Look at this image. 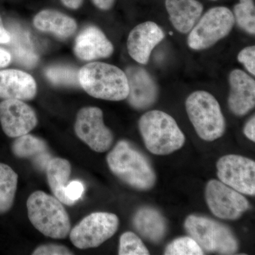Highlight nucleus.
<instances>
[{
  "instance_id": "f257e3e1",
  "label": "nucleus",
  "mask_w": 255,
  "mask_h": 255,
  "mask_svg": "<svg viewBox=\"0 0 255 255\" xmlns=\"http://www.w3.org/2000/svg\"><path fill=\"white\" fill-rule=\"evenodd\" d=\"M110 170L134 189L147 191L155 185L156 175L150 162L130 142H117L107 157Z\"/></svg>"
},
{
  "instance_id": "f03ea898",
  "label": "nucleus",
  "mask_w": 255,
  "mask_h": 255,
  "mask_svg": "<svg viewBox=\"0 0 255 255\" xmlns=\"http://www.w3.org/2000/svg\"><path fill=\"white\" fill-rule=\"evenodd\" d=\"M138 127L146 148L154 155H169L182 148L185 142L176 121L162 111H150L142 115Z\"/></svg>"
},
{
  "instance_id": "7ed1b4c3",
  "label": "nucleus",
  "mask_w": 255,
  "mask_h": 255,
  "mask_svg": "<svg viewBox=\"0 0 255 255\" xmlns=\"http://www.w3.org/2000/svg\"><path fill=\"white\" fill-rule=\"evenodd\" d=\"M26 206L29 221L42 234L53 239H64L70 234V217L63 203L55 196L34 191L28 197Z\"/></svg>"
},
{
  "instance_id": "20e7f679",
  "label": "nucleus",
  "mask_w": 255,
  "mask_h": 255,
  "mask_svg": "<svg viewBox=\"0 0 255 255\" xmlns=\"http://www.w3.org/2000/svg\"><path fill=\"white\" fill-rule=\"evenodd\" d=\"M79 78L82 88L95 98L122 101L128 95L126 73L110 64L100 62L87 64L80 69Z\"/></svg>"
},
{
  "instance_id": "39448f33",
  "label": "nucleus",
  "mask_w": 255,
  "mask_h": 255,
  "mask_svg": "<svg viewBox=\"0 0 255 255\" xmlns=\"http://www.w3.org/2000/svg\"><path fill=\"white\" fill-rule=\"evenodd\" d=\"M185 106L189 120L201 139L214 141L223 136L226 122L214 96L205 91L193 92L186 100Z\"/></svg>"
},
{
  "instance_id": "423d86ee",
  "label": "nucleus",
  "mask_w": 255,
  "mask_h": 255,
  "mask_svg": "<svg viewBox=\"0 0 255 255\" xmlns=\"http://www.w3.org/2000/svg\"><path fill=\"white\" fill-rule=\"evenodd\" d=\"M188 234L210 253L233 255L237 252L238 243L229 228L209 218L191 215L184 222Z\"/></svg>"
},
{
  "instance_id": "0eeeda50",
  "label": "nucleus",
  "mask_w": 255,
  "mask_h": 255,
  "mask_svg": "<svg viewBox=\"0 0 255 255\" xmlns=\"http://www.w3.org/2000/svg\"><path fill=\"white\" fill-rule=\"evenodd\" d=\"M234 24V16L228 8H211L191 30L188 45L191 49L197 50L210 48L227 36Z\"/></svg>"
},
{
  "instance_id": "6e6552de",
  "label": "nucleus",
  "mask_w": 255,
  "mask_h": 255,
  "mask_svg": "<svg viewBox=\"0 0 255 255\" xmlns=\"http://www.w3.org/2000/svg\"><path fill=\"white\" fill-rule=\"evenodd\" d=\"M119 225L117 215L107 212L92 213L70 231V241L78 249L97 248L117 233Z\"/></svg>"
},
{
  "instance_id": "1a4fd4ad",
  "label": "nucleus",
  "mask_w": 255,
  "mask_h": 255,
  "mask_svg": "<svg viewBox=\"0 0 255 255\" xmlns=\"http://www.w3.org/2000/svg\"><path fill=\"white\" fill-rule=\"evenodd\" d=\"M75 131L77 136L95 152H106L113 144V133L106 127L103 112L97 107H85L79 111Z\"/></svg>"
},
{
  "instance_id": "9d476101",
  "label": "nucleus",
  "mask_w": 255,
  "mask_h": 255,
  "mask_svg": "<svg viewBox=\"0 0 255 255\" xmlns=\"http://www.w3.org/2000/svg\"><path fill=\"white\" fill-rule=\"evenodd\" d=\"M206 204L216 217L236 220L250 209V204L241 193L221 181L212 179L206 184Z\"/></svg>"
},
{
  "instance_id": "9b49d317",
  "label": "nucleus",
  "mask_w": 255,
  "mask_h": 255,
  "mask_svg": "<svg viewBox=\"0 0 255 255\" xmlns=\"http://www.w3.org/2000/svg\"><path fill=\"white\" fill-rule=\"evenodd\" d=\"M221 182L246 195L255 194V161L237 155L223 156L216 164Z\"/></svg>"
},
{
  "instance_id": "f8f14e48",
  "label": "nucleus",
  "mask_w": 255,
  "mask_h": 255,
  "mask_svg": "<svg viewBox=\"0 0 255 255\" xmlns=\"http://www.w3.org/2000/svg\"><path fill=\"white\" fill-rule=\"evenodd\" d=\"M0 123L10 137H18L31 131L38 124L36 112L22 100H4L0 103Z\"/></svg>"
},
{
  "instance_id": "ddd939ff",
  "label": "nucleus",
  "mask_w": 255,
  "mask_h": 255,
  "mask_svg": "<svg viewBox=\"0 0 255 255\" xmlns=\"http://www.w3.org/2000/svg\"><path fill=\"white\" fill-rule=\"evenodd\" d=\"M164 38V33L157 23L146 21L130 31L127 41L129 55L137 63L146 64L155 47Z\"/></svg>"
},
{
  "instance_id": "4468645a",
  "label": "nucleus",
  "mask_w": 255,
  "mask_h": 255,
  "mask_svg": "<svg viewBox=\"0 0 255 255\" xmlns=\"http://www.w3.org/2000/svg\"><path fill=\"white\" fill-rule=\"evenodd\" d=\"M128 85L129 104L135 110L149 108L157 97V87L149 73L140 67L131 66L126 70Z\"/></svg>"
},
{
  "instance_id": "2eb2a0df",
  "label": "nucleus",
  "mask_w": 255,
  "mask_h": 255,
  "mask_svg": "<svg viewBox=\"0 0 255 255\" xmlns=\"http://www.w3.org/2000/svg\"><path fill=\"white\" fill-rule=\"evenodd\" d=\"M229 82L228 107L235 115L243 117L255 107V80L243 70H234L230 75Z\"/></svg>"
},
{
  "instance_id": "dca6fc26",
  "label": "nucleus",
  "mask_w": 255,
  "mask_h": 255,
  "mask_svg": "<svg viewBox=\"0 0 255 255\" xmlns=\"http://www.w3.org/2000/svg\"><path fill=\"white\" fill-rule=\"evenodd\" d=\"M74 51L80 59L93 60L110 57L114 46L100 28L90 26L77 37Z\"/></svg>"
},
{
  "instance_id": "f3484780",
  "label": "nucleus",
  "mask_w": 255,
  "mask_h": 255,
  "mask_svg": "<svg viewBox=\"0 0 255 255\" xmlns=\"http://www.w3.org/2000/svg\"><path fill=\"white\" fill-rule=\"evenodd\" d=\"M36 91V81L29 74L11 69L0 70V98L31 100Z\"/></svg>"
},
{
  "instance_id": "a211bd4d",
  "label": "nucleus",
  "mask_w": 255,
  "mask_h": 255,
  "mask_svg": "<svg viewBox=\"0 0 255 255\" xmlns=\"http://www.w3.org/2000/svg\"><path fill=\"white\" fill-rule=\"evenodd\" d=\"M165 6L174 27L182 33L192 29L204 9L197 0H166Z\"/></svg>"
},
{
  "instance_id": "6ab92c4d",
  "label": "nucleus",
  "mask_w": 255,
  "mask_h": 255,
  "mask_svg": "<svg viewBox=\"0 0 255 255\" xmlns=\"http://www.w3.org/2000/svg\"><path fill=\"white\" fill-rule=\"evenodd\" d=\"M16 138L11 146L14 155L18 158L31 159L37 168L46 170L48 162L53 158L46 142L30 134Z\"/></svg>"
},
{
  "instance_id": "aec40b11",
  "label": "nucleus",
  "mask_w": 255,
  "mask_h": 255,
  "mask_svg": "<svg viewBox=\"0 0 255 255\" xmlns=\"http://www.w3.org/2000/svg\"><path fill=\"white\" fill-rule=\"evenodd\" d=\"M132 224L140 236L152 243L162 241L167 233V222L157 210L142 207L135 213Z\"/></svg>"
},
{
  "instance_id": "412c9836",
  "label": "nucleus",
  "mask_w": 255,
  "mask_h": 255,
  "mask_svg": "<svg viewBox=\"0 0 255 255\" xmlns=\"http://www.w3.org/2000/svg\"><path fill=\"white\" fill-rule=\"evenodd\" d=\"M33 24L41 31L50 32L60 38L71 36L77 29L73 18L55 10L40 11L33 19Z\"/></svg>"
},
{
  "instance_id": "4be33fe9",
  "label": "nucleus",
  "mask_w": 255,
  "mask_h": 255,
  "mask_svg": "<svg viewBox=\"0 0 255 255\" xmlns=\"http://www.w3.org/2000/svg\"><path fill=\"white\" fill-rule=\"evenodd\" d=\"M47 180L55 198L67 206H73L65 195V188L71 174V164L67 159L54 157L47 165Z\"/></svg>"
},
{
  "instance_id": "5701e85b",
  "label": "nucleus",
  "mask_w": 255,
  "mask_h": 255,
  "mask_svg": "<svg viewBox=\"0 0 255 255\" xmlns=\"http://www.w3.org/2000/svg\"><path fill=\"white\" fill-rule=\"evenodd\" d=\"M9 33L11 40L8 43L10 44L13 58L17 63L26 68L34 67L38 58L28 32L19 25L14 23L10 26Z\"/></svg>"
},
{
  "instance_id": "b1692460",
  "label": "nucleus",
  "mask_w": 255,
  "mask_h": 255,
  "mask_svg": "<svg viewBox=\"0 0 255 255\" xmlns=\"http://www.w3.org/2000/svg\"><path fill=\"white\" fill-rule=\"evenodd\" d=\"M17 185V174L7 164L0 162V214L12 207Z\"/></svg>"
},
{
  "instance_id": "393cba45",
  "label": "nucleus",
  "mask_w": 255,
  "mask_h": 255,
  "mask_svg": "<svg viewBox=\"0 0 255 255\" xmlns=\"http://www.w3.org/2000/svg\"><path fill=\"white\" fill-rule=\"evenodd\" d=\"M80 70L66 65H55L46 70V76L52 83L62 86L78 87L80 85Z\"/></svg>"
},
{
  "instance_id": "a878e982",
  "label": "nucleus",
  "mask_w": 255,
  "mask_h": 255,
  "mask_svg": "<svg viewBox=\"0 0 255 255\" xmlns=\"http://www.w3.org/2000/svg\"><path fill=\"white\" fill-rule=\"evenodd\" d=\"M233 14L240 27L251 34H255V8L253 0H240L235 6Z\"/></svg>"
},
{
  "instance_id": "bb28decb",
  "label": "nucleus",
  "mask_w": 255,
  "mask_h": 255,
  "mask_svg": "<svg viewBox=\"0 0 255 255\" xmlns=\"http://www.w3.org/2000/svg\"><path fill=\"white\" fill-rule=\"evenodd\" d=\"M204 251L192 238L182 237L169 243L164 251L166 255H201Z\"/></svg>"
},
{
  "instance_id": "cd10ccee",
  "label": "nucleus",
  "mask_w": 255,
  "mask_h": 255,
  "mask_svg": "<svg viewBox=\"0 0 255 255\" xmlns=\"http://www.w3.org/2000/svg\"><path fill=\"white\" fill-rule=\"evenodd\" d=\"M150 254L140 238L132 232L122 235L119 241V255H147Z\"/></svg>"
},
{
  "instance_id": "c85d7f7f",
  "label": "nucleus",
  "mask_w": 255,
  "mask_h": 255,
  "mask_svg": "<svg viewBox=\"0 0 255 255\" xmlns=\"http://www.w3.org/2000/svg\"><path fill=\"white\" fill-rule=\"evenodd\" d=\"M33 255H73L67 247L58 244H46L40 246L32 253Z\"/></svg>"
},
{
  "instance_id": "c756f323",
  "label": "nucleus",
  "mask_w": 255,
  "mask_h": 255,
  "mask_svg": "<svg viewBox=\"0 0 255 255\" xmlns=\"http://www.w3.org/2000/svg\"><path fill=\"white\" fill-rule=\"evenodd\" d=\"M238 61L243 63L252 75H255V46L246 47L240 52Z\"/></svg>"
},
{
  "instance_id": "7c9ffc66",
  "label": "nucleus",
  "mask_w": 255,
  "mask_h": 255,
  "mask_svg": "<svg viewBox=\"0 0 255 255\" xmlns=\"http://www.w3.org/2000/svg\"><path fill=\"white\" fill-rule=\"evenodd\" d=\"M83 192V184L79 181H73L69 183L65 188V195L73 205H75V203L82 197Z\"/></svg>"
},
{
  "instance_id": "2f4dec72",
  "label": "nucleus",
  "mask_w": 255,
  "mask_h": 255,
  "mask_svg": "<svg viewBox=\"0 0 255 255\" xmlns=\"http://www.w3.org/2000/svg\"><path fill=\"white\" fill-rule=\"evenodd\" d=\"M244 134L252 141H255V117L253 116L244 128Z\"/></svg>"
},
{
  "instance_id": "473e14b6",
  "label": "nucleus",
  "mask_w": 255,
  "mask_h": 255,
  "mask_svg": "<svg viewBox=\"0 0 255 255\" xmlns=\"http://www.w3.org/2000/svg\"><path fill=\"white\" fill-rule=\"evenodd\" d=\"M11 60V55L9 51L0 48V68H4L9 65Z\"/></svg>"
},
{
  "instance_id": "72a5a7b5",
  "label": "nucleus",
  "mask_w": 255,
  "mask_h": 255,
  "mask_svg": "<svg viewBox=\"0 0 255 255\" xmlns=\"http://www.w3.org/2000/svg\"><path fill=\"white\" fill-rule=\"evenodd\" d=\"M92 1L99 9L109 10L113 6L115 0H92Z\"/></svg>"
},
{
  "instance_id": "f704fd0d",
  "label": "nucleus",
  "mask_w": 255,
  "mask_h": 255,
  "mask_svg": "<svg viewBox=\"0 0 255 255\" xmlns=\"http://www.w3.org/2000/svg\"><path fill=\"white\" fill-rule=\"evenodd\" d=\"M10 40H11V34L9 31L4 27V25L0 18V43L5 44V43H9Z\"/></svg>"
},
{
  "instance_id": "c9c22d12",
  "label": "nucleus",
  "mask_w": 255,
  "mask_h": 255,
  "mask_svg": "<svg viewBox=\"0 0 255 255\" xmlns=\"http://www.w3.org/2000/svg\"><path fill=\"white\" fill-rule=\"evenodd\" d=\"M63 4L70 9H78L83 3L84 0H61Z\"/></svg>"
}]
</instances>
